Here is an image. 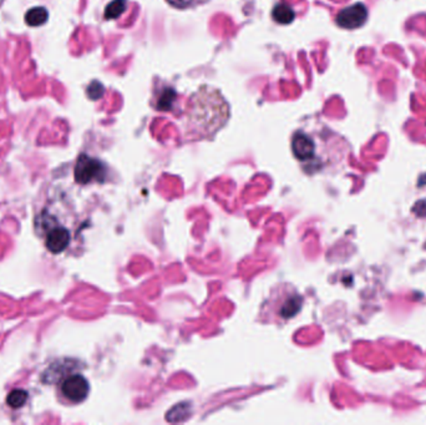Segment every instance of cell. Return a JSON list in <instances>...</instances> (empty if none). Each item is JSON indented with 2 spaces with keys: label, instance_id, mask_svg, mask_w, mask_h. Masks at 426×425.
<instances>
[{
  "label": "cell",
  "instance_id": "obj_8",
  "mask_svg": "<svg viewBox=\"0 0 426 425\" xmlns=\"http://www.w3.org/2000/svg\"><path fill=\"white\" fill-rule=\"evenodd\" d=\"M272 18L275 19V23L280 25H289L296 19V12L293 10L292 6H288L286 3H280L273 8Z\"/></svg>",
  "mask_w": 426,
  "mask_h": 425
},
{
  "label": "cell",
  "instance_id": "obj_14",
  "mask_svg": "<svg viewBox=\"0 0 426 425\" xmlns=\"http://www.w3.org/2000/svg\"><path fill=\"white\" fill-rule=\"evenodd\" d=\"M89 96L91 99L96 100L101 98V95L104 94V87L100 82H93L88 89Z\"/></svg>",
  "mask_w": 426,
  "mask_h": 425
},
{
  "label": "cell",
  "instance_id": "obj_2",
  "mask_svg": "<svg viewBox=\"0 0 426 425\" xmlns=\"http://www.w3.org/2000/svg\"><path fill=\"white\" fill-rule=\"evenodd\" d=\"M302 306L303 297L293 285H277L263 303L259 315L267 323H286L301 312Z\"/></svg>",
  "mask_w": 426,
  "mask_h": 425
},
{
  "label": "cell",
  "instance_id": "obj_10",
  "mask_svg": "<svg viewBox=\"0 0 426 425\" xmlns=\"http://www.w3.org/2000/svg\"><path fill=\"white\" fill-rule=\"evenodd\" d=\"M126 9H128V0H112V3L106 6V20L120 18Z\"/></svg>",
  "mask_w": 426,
  "mask_h": 425
},
{
  "label": "cell",
  "instance_id": "obj_1",
  "mask_svg": "<svg viewBox=\"0 0 426 425\" xmlns=\"http://www.w3.org/2000/svg\"><path fill=\"white\" fill-rule=\"evenodd\" d=\"M229 105L222 94L210 85H204L193 94L186 112L187 136L211 139L227 124Z\"/></svg>",
  "mask_w": 426,
  "mask_h": 425
},
{
  "label": "cell",
  "instance_id": "obj_12",
  "mask_svg": "<svg viewBox=\"0 0 426 425\" xmlns=\"http://www.w3.org/2000/svg\"><path fill=\"white\" fill-rule=\"evenodd\" d=\"M176 99V91L172 89H166L162 93L161 96L158 98V104H156V109L161 111H169L171 110V107L174 105Z\"/></svg>",
  "mask_w": 426,
  "mask_h": 425
},
{
  "label": "cell",
  "instance_id": "obj_7",
  "mask_svg": "<svg viewBox=\"0 0 426 425\" xmlns=\"http://www.w3.org/2000/svg\"><path fill=\"white\" fill-rule=\"evenodd\" d=\"M47 250L52 253H61L63 251L68 248V246L70 244V232L64 228H55L47 233V239H45Z\"/></svg>",
  "mask_w": 426,
  "mask_h": 425
},
{
  "label": "cell",
  "instance_id": "obj_4",
  "mask_svg": "<svg viewBox=\"0 0 426 425\" xmlns=\"http://www.w3.org/2000/svg\"><path fill=\"white\" fill-rule=\"evenodd\" d=\"M368 19V9L363 3H356L347 6L338 13L335 22L343 29H358L363 27Z\"/></svg>",
  "mask_w": 426,
  "mask_h": 425
},
{
  "label": "cell",
  "instance_id": "obj_6",
  "mask_svg": "<svg viewBox=\"0 0 426 425\" xmlns=\"http://www.w3.org/2000/svg\"><path fill=\"white\" fill-rule=\"evenodd\" d=\"M292 150L298 160L307 161L314 156V142L308 135L304 133H296L293 136Z\"/></svg>",
  "mask_w": 426,
  "mask_h": 425
},
{
  "label": "cell",
  "instance_id": "obj_11",
  "mask_svg": "<svg viewBox=\"0 0 426 425\" xmlns=\"http://www.w3.org/2000/svg\"><path fill=\"white\" fill-rule=\"evenodd\" d=\"M28 401V393L23 389H14L9 393L6 398V403L13 409H18L23 407L24 404Z\"/></svg>",
  "mask_w": 426,
  "mask_h": 425
},
{
  "label": "cell",
  "instance_id": "obj_5",
  "mask_svg": "<svg viewBox=\"0 0 426 425\" xmlns=\"http://www.w3.org/2000/svg\"><path fill=\"white\" fill-rule=\"evenodd\" d=\"M90 392L88 379L82 374H73L61 385L63 396L73 403H82L88 398Z\"/></svg>",
  "mask_w": 426,
  "mask_h": 425
},
{
  "label": "cell",
  "instance_id": "obj_13",
  "mask_svg": "<svg viewBox=\"0 0 426 425\" xmlns=\"http://www.w3.org/2000/svg\"><path fill=\"white\" fill-rule=\"evenodd\" d=\"M166 1L176 9H190L196 6L197 1H201V0H166Z\"/></svg>",
  "mask_w": 426,
  "mask_h": 425
},
{
  "label": "cell",
  "instance_id": "obj_3",
  "mask_svg": "<svg viewBox=\"0 0 426 425\" xmlns=\"http://www.w3.org/2000/svg\"><path fill=\"white\" fill-rule=\"evenodd\" d=\"M76 182L82 185H88L90 182H101L105 177V165L98 158H90L88 155H82L77 158L74 170Z\"/></svg>",
  "mask_w": 426,
  "mask_h": 425
},
{
  "label": "cell",
  "instance_id": "obj_9",
  "mask_svg": "<svg viewBox=\"0 0 426 425\" xmlns=\"http://www.w3.org/2000/svg\"><path fill=\"white\" fill-rule=\"evenodd\" d=\"M49 13L44 6H34L25 14V22L30 27H40L47 23Z\"/></svg>",
  "mask_w": 426,
  "mask_h": 425
}]
</instances>
